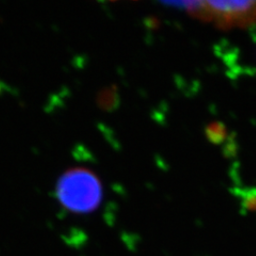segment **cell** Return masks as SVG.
I'll return each mask as SVG.
<instances>
[{
  "mask_svg": "<svg viewBox=\"0 0 256 256\" xmlns=\"http://www.w3.org/2000/svg\"><path fill=\"white\" fill-rule=\"evenodd\" d=\"M60 203L72 212L90 214L102 201V185L92 171L76 168L64 173L57 185Z\"/></svg>",
  "mask_w": 256,
  "mask_h": 256,
  "instance_id": "1",
  "label": "cell"
},
{
  "mask_svg": "<svg viewBox=\"0 0 256 256\" xmlns=\"http://www.w3.org/2000/svg\"><path fill=\"white\" fill-rule=\"evenodd\" d=\"M186 6L190 16L220 29L246 28L256 22V2H194Z\"/></svg>",
  "mask_w": 256,
  "mask_h": 256,
  "instance_id": "2",
  "label": "cell"
}]
</instances>
